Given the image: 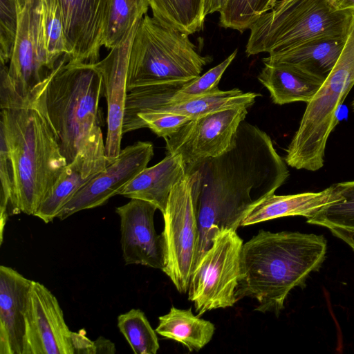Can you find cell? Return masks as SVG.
<instances>
[{
    "label": "cell",
    "mask_w": 354,
    "mask_h": 354,
    "mask_svg": "<svg viewBox=\"0 0 354 354\" xmlns=\"http://www.w3.org/2000/svg\"><path fill=\"white\" fill-rule=\"evenodd\" d=\"M153 17L187 35L203 29L205 0H149Z\"/></svg>",
    "instance_id": "d4e9b609"
},
{
    "label": "cell",
    "mask_w": 354,
    "mask_h": 354,
    "mask_svg": "<svg viewBox=\"0 0 354 354\" xmlns=\"http://www.w3.org/2000/svg\"><path fill=\"white\" fill-rule=\"evenodd\" d=\"M103 95L102 75L96 63L74 62L67 55L62 57L46 85L44 103L67 164L101 128Z\"/></svg>",
    "instance_id": "277c9868"
},
{
    "label": "cell",
    "mask_w": 354,
    "mask_h": 354,
    "mask_svg": "<svg viewBox=\"0 0 354 354\" xmlns=\"http://www.w3.org/2000/svg\"><path fill=\"white\" fill-rule=\"evenodd\" d=\"M68 45V60L95 64L104 46L111 0H58Z\"/></svg>",
    "instance_id": "9a60e30c"
},
{
    "label": "cell",
    "mask_w": 354,
    "mask_h": 354,
    "mask_svg": "<svg viewBox=\"0 0 354 354\" xmlns=\"http://www.w3.org/2000/svg\"><path fill=\"white\" fill-rule=\"evenodd\" d=\"M353 15L330 0H279L251 26L245 53H277L315 38L346 35Z\"/></svg>",
    "instance_id": "8992f818"
},
{
    "label": "cell",
    "mask_w": 354,
    "mask_h": 354,
    "mask_svg": "<svg viewBox=\"0 0 354 354\" xmlns=\"http://www.w3.org/2000/svg\"><path fill=\"white\" fill-rule=\"evenodd\" d=\"M285 162L270 136L243 120L226 151L187 173L198 227L193 270L218 234L236 231L246 214L286 182Z\"/></svg>",
    "instance_id": "6da1fadb"
},
{
    "label": "cell",
    "mask_w": 354,
    "mask_h": 354,
    "mask_svg": "<svg viewBox=\"0 0 354 354\" xmlns=\"http://www.w3.org/2000/svg\"><path fill=\"white\" fill-rule=\"evenodd\" d=\"M192 119L178 113L156 112L139 115L128 127L126 133L149 128L164 139L176 133Z\"/></svg>",
    "instance_id": "1f68e13d"
},
{
    "label": "cell",
    "mask_w": 354,
    "mask_h": 354,
    "mask_svg": "<svg viewBox=\"0 0 354 354\" xmlns=\"http://www.w3.org/2000/svg\"><path fill=\"white\" fill-rule=\"evenodd\" d=\"M337 10H351L354 12V0H330Z\"/></svg>",
    "instance_id": "74e56055"
},
{
    "label": "cell",
    "mask_w": 354,
    "mask_h": 354,
    "mask_svg": "<svg viewBox=\"0 0 354 354\" xmlns=\"http://www.w3.org/2000/svg\"><path fill=\"white\" fill-rule=\"evenodd\" d=\"M18 25L8 77L15 91L26 97L51 75L45 44L40 0L17 3ZM62 58V57H61Z\"/></svg>",
    "instance_id": "30bf717a"
},
{
    "label": "cell",
    "mask_w": 354,
    "mask_h": 354,
    "mask_svg": "<svg viewBox=\"0 0 354 354\" xmlns=\"http://www.w3.org/2000/svg\"><path fill=\"white\" fill-rule=\"evenodd\" d=\"M279 0H229L220 12V26L241 32L251 26L264 13L273 8Z\"/></svg>",
    "instance_id": "4dcf8cb0"
},
{
    "label": "cell",
    "mask_w": 354,
    "mask_h": 354,
    "mask_svg": "<svg viewBox=\"0 0 354 354\" xmlns=\"http://www.w3.org/2000/svg\"><path fill=\"white\" fill-rule=\"evenodd\" d=\"M111 162L106 156L105 141L100 128L66 165L34 216L46 223L53 221L66 203Z\"/></svg>",
    "instance_id": "2e32d148"
},
{
    "label": "cell",
    "mask_w": 354,
    "mask_h": 354,
    "mask_svg": "<svg viewBox=\"0 0 354 354\" xmlns=\"http://www.w3.org/2000/svg\"><path fill=\"white\" fill-rule=\"evenodd\" d=\"M235 50L221 63L210 68L203 75L177 87L172 93L167 86H162L153 94L151 103H179L209 95L220 90L218 83L225 70L234 59Z\"/></svg>",
    "instance_id": "83f0119b"
},
{
    "label": "cell",
    "mask_w": 354,
    "mask_h": 354,
    "mask_svg": "<svg viewBox=\"0 0 354 354\" xmlns=\"http://www.w3.org/2000/svg\"><path fill=\"white\" fill-rule=\"evenodd\" d=\"M118 327L135 354H156L159 349L156 332L140 309L118 317Z\"/></svg>",
    "instance_id": "f1b7e54d"
},
{
    "label": "cell",
    "mask_w": 354,
    "mask_h": 354,
    "mask_svg": "<svg viewBox=\"0 0 354 354\" xmlns=\"http://www.w3.org/2000/svg\"><path fill=\"white\" fill-rule=\"evenodd\" d=\"M185 175L181 156L167 153L156 165L141 171L118 195L149 202L163 214L173 186Z\"/></svg>",
    "instance_id": "d6986e66"
},
{
    "label": "cell",
    "mask_w": 354,
    "mask_h": 354,
    "mask_svg": "<svg viewBox=\"0 0 354 354\" xmlns=\"http://www.w3.org/2000/svg\"><path fill=\"white\" fill-rule=\"evenodd\" d=\"M71 334L55 296L42 283L32 281L22 354H74Z\"/></svg>",
    "instance_id": "7c38bea8"
},
{
    "label": "cell",
    "mask_w": 354,
    "mask_h": 354,
    "mask_svg": "<svg viewBox=\"0 0 354 354\" xmlns=\"http://www.w3.org/2000/svg\"><path fill=\"white\" fill-rule=\"evenodd\" d=\"M163 271L180 293L187 292L196 252L198 227L189 176L175 184L164 213Z\"/></svg>",
    "instance_id": "9c48e42d"
},
{
    "label": "cell",
    "mask_w": 354,
    "mask_h": 354,
    "mask_svg": "<svg viewBox=\"0 0 354 354\" xmlns=\"http://www.w3.org/2000/svg\"><path fill=\"white\" fill-rule=\"evenodd\" d=\"M326 251L323 235L260 230L243 244L236 300L254 299L255 310L278 315L290 292L320 269Z\"/></svg>",
    "instance_id": "3957f363"
},
{
    "label": "cell",
    "mask_w": 354,
    "mask_h": 354,
    "mask_svg": "<svg viewBox=\"0 0 354 354\" xmlns=\"http://www.w3.org/2000/svg\"><path fill=\"white\" fill-rule=\"evenodd\" d=\"M248 109H230L192 120L165 138L167 153L181 156L186 174L201 161L222 154L230 147Z\"/></svg>",
    "instance_id": "8fae6325"
},
{
    "label": "cell",
    "mask_w": 354,
    "mask_h": 354,
    "mask_svg": "<svg viewBox=\"0 0 354 354\" xmlns=\"http://www.w3.org/2000/svg\"><path fill=\"white\" fill-rule=\"evenodd\" d=\"M243 242L232 230L218 234L192 272L187 290L196 315L233 306Z\"/></svg>",
    "instance_id": "ba28073f"
},
{
    "label": "cell",
    "mask_w": 354,
    "mask_h": 354,
    "mask_svg": "<svg viewBox=\"0 0 354 354\" xmlns=\"http://www.w3.org/2000/svg\"><path fill=\"white\" fill-rule=\"evenodd\" d=\"M0 63L6 65L12 55L18 25L16 0H0Z\"/></svg>",
    "instance_id": "d6a6232c"
},
{
    "label": "cell",
    "mask_w": 354,
    "mask_h": 354,
    "mask_svg": "<svg viewBox=\"0 0 354 354\" xmlns=\"http://www.w3.org/2000/svg\"><path fill=\"white\" fill-rule=\"evenodd\" d=\"M229 0H205L204 15L214 12H221L226 6Z\"/></svg>",
    "instance_id": "8d00e7d4"
},
{
    "label": "cell",
    "mask_w": 354,
    "mask_h": 354,
    "mask_svg": "<svg viewBox=\"0 0 354 354\" xmlns=\"http://www.w3.org/2000/svg\"><path fill=\"white\" fill-rule=\"evenodd\" d=\"M259 96L261 95L252 92L243 93L237 88L228 91L218 90L209 95L183 102L147 104L139 109L133 121L140 115L156 112L178 113L194 120L207 114L223 110L243 107L248 109L254 104L256 98Z\"/></svg>",
    "instance_id": "603a6c76"
},
{
    "label": "cell",
    "mask_w": 354,
    "mask_h": 354,
    "mask_svg": "<svg viewBox=\"0 0 354 354\" xmlns=\"http://www.w3.org/2000/svg\"><path fill=\"white\" fill-rule=\"evenodd\" d=\"M71 340L74 354H95V342L86 336L84 329L72 332Z\"/></svg>",
    "instance_id": "e575fe53"
},
{
    "label": "cell",
    "mask_w": 354,
    "mask_h": 354,
    "mask_svg": "<svg viewBox=\"0 0 354 354\" xmlns=\"http://www.w3.org/2000/svg\"><path fill=\"white\" fill-rule=\"evenodd\" d=\"M6 75L1 73L0 136L7 144L14 175L8 212L34 216L67 162L45 108L44 90L50 77L23 97Z\"/></svg>",
    "instance_id": "7a4b0ae2"
},
{
    "label": "cell",
    "mask_w": 354,
    "mask_h": 354,
    "mask_svg": "<svg viewBox=\"0 0 354 354\" xmlns=\"http://www.w3.org/2000/svg\"><path fill=\"white\" fill-rule=\"evenodd\" d=\"M258 80L270 92L274 104L309 102L325 80L301 69L283 64L265 65Z\"/></svg>",
    "instance_id": "7402d4cb"
},
{
    "label": "cell",
    "mask_w": 354,
    "mask_h": 354,
    "mask_svg": "<svg viewBox=\"0 0 354 354\" xmlns=\"http://www.w3.org/2000/svg\"><path fill=\"white\" fill-rule=\"evenodd\" d=\"M138 25L121 44L111 49L105 58L96 63L102 75L104 95L107 102L105 152L111 162L122 149V124L128 93L127 83L129 54Z\"/></svg>",
    "instance_id": "e0dca14e"
},
{
    "label": "cell",
    "mask_w": 354,
    "mask_h": 354,
    "mask_svg": "<svg viewBox=\"0 0 354 354\" xmlns=\"http://www.w3.org/2000/svg\"><path fill=\"white\" fill-rule=\"evenodd\" d=\"M0 142V243L2 244L4 227L9 215V206L13 194L14 175L8 146L1 136Z\"/></svg>",
    "instance_id": "836d02e7"
},
{
    "label": "cell",
    "mask_w": 354,
    "mask_h": 354,
    "mask_svg": "<svg viewBox=\"0 0 354 354\" xmlns=\"http://www.w3.org/2000/svg\"><path fill=\"white\" fill-rule=\"evenodd\" d=\"M156 209L154 205L136 198L115 209L120 220V243L125 264L164 269V240L154 227Z\"/></svg>",
    "instance_id": "5bb4252c"
},
{
    "label": "cell",
    "mask_w": 354,
    "mask_h": 354,
    "mask_svg": "<svg viewBox=\"0 0 354 354\" xmlns=\"http://www.w3.org/2000/svg\"><path fill=\"white\" fill-rule=\"evenodd\" d=\"M331 232L334 236L342 239L346 243H347L351 247V248L354 251V237L338 232Z\"/></svg>",
    "instance_id": "f35d334b"
},
{
    "label": "cell",
    "mask_w": 354,
    "mask_h": 354,
    "mask_svg": "<svg viewBox=\"0 0 354 354\" xmlns=\"http://www.w3.org/2000/svg\"><path fill=\"white\" fill-rule=\"evenodd\" d=\"M212 59L198 53L189 35L146 14L131 44L127 91L147 86L185 84L198 77Z\"/></svg>",
    "instance_id": "5b68a950"
},
{
    "label": "cell",
    "mask_w": 354,
    "mask_h": 354,
    "mask_svg": "<svg viewBox=\"0 0 354 354\" xmlns=\"http://www.w3.org/2000/svg\"><path fill=\"white\" fill-rule=\"evenodd\" d=\"M341 199L336 185L317 192H304L266 197L254 206L243 218L241 227L248 226L277 218L301 216L306 218L322 207Z\"/></svg>",
    "instance_id": "ffe728a7"
},
{
    "label": "cell",
    "mask_w": 354,
    "mask_h": 354,
    "mask_svg": "<svg viewBox=\"0 0 354 354\" xmlns=\"http://www.w3.org/2000/svg\"><path fill=\"white\" fill-rule=\"evenodd\" d=\"M335 185L341 199L322 207L306 222L354 237V180Z\"/></svg>",
    "instance_id": "4316f807"
},
{
    "label": "cell",
    "mask_w": 354,
    "mask_h": 354,
    "mask_svg": "<svg viewBox=\"0 0 354 354\" xmlns=\"http://www.w3.org/2000/svg\"><path fill=\"white\" fill-rule=\"evenodd\" d=\"M354 86V15L346 41L335 66L308 102L285 157L297 169H321L328 137L338 123L337 113Z\"/></svg>",
    "instance_id": "52a82bcc"
},
{
    "label": "cell",
    "mask_w": 354,
    "mask_h": 354,
    "mask_svg": "<svg viewBox=\"0 0 354 354\" xmlns=\"http://www.w3.org/2000/svg\"><path fill=\"white\" fill-rule=\"evenodd\" d=\"M32 280L0 266V354H22L25 311Z\"/></svg>",
    "instance_id": "ac0fdd59"
},
{
    "label": "cell",
    "mask_w": 354,
    "mask_h": 354,
    "mask_svg": "<svg viewBox=\"0 0 354 354\" xmlns=\"http://www.w3.org/2000/svg\"><path fill=\"white\" fill-rule=\"evenodd\" d=\"M346 35L315 38L291 49L269 54L263 62L293 66L325 80L340 56Z\"/></svg>",
    "instance_id": "44dd1931"
},
{
    "label": "cell",
    "mask_w": 354,
    "mask_h": 354,
    "mask_svg": "<svg viewBox=\"0 0 354 354\" xmlns=\"http://www.w3.org/2000/svg\"><path fill=\"white\" fill-rule=\"evenodd\" d=\"M149 0H111L104 34V46L121 44L147 13Z\"/></svg>",
    "instance_id": "484cf974"
},
{
    "label": "cell",
    "mask_w": 354,
    "mask_h": 354,
    "mask_svg": "<svg viewBox=\"0 0 354 354\" xmlns=\"http://www.w3.org/2000/svg\"><path fill=\"white\" fill-rule=\"evenodd\" d=\"M27 1L28 0H16L17 3L21 6L24 5Z\"/></svg>",
    "instance_id": "ab89813d"
},
{
    "label": "cell",
    "mask_w": 354,
    "mask_h": 354,
    "mask_svg": "<svg viewBox=\"0 0 354 354\" xmlns=\"http://www.w3.org/2000/svg\"><path fill=\"white\" fill-rule=\"evenodd\" d=\"M351 106H352L353 111H354V99L352 101Z\"/></svg>",
    "instance_id": "60d3db41"
},
{
    "label": "cell",
    "mask_w": 354,
    "mask_h": 354,
    "mask_svg": "<svg viewBox=\"0 0 354 354\" xmlns=\"http://www.w3.org/2000/svg\"><path fill=\"white\" fill-rule=\"evenodd\" d=\"M156 332L166 339H173L189 351H198L212 339L215 327L209 321L193 314L192 309L172 306L169 313L159 317Z\"/></svg>",
    "instance_id": "cb8c5ba5"
},
{
    "label": "cell",
    "mask_w": 354,
    "mask_h": 354,
    "mask_svg": "<svg viewBox=\"0 0 354 354\" xmlns=\"http://www.w3.org/2000/svg\"><path fill=\"white\" fill-rule=\"evenodd\" d=\"M153 156V145L150 142L138 141L121 149L103 171L66 203L57 218L62 221L82 210L103 205L147 167Z\"/></svg>",
    "instance_id": "4fadbf2b"
},
{
    "label": "cell",
    "mask_w": 354,
    "mask_h": 354,
    "mask_svg": "<svg viewBox=\"0 0 354 354\" xmlns=\"http://www.w3.org/2000/svg\"><path fill=\"white\" fill-rule=\"evenodd\" d=\"M95 342V354L100 353H115L116 349L115 344L109 339L103 337H99Z\"/></svg>",
    "instance_id": "d590c367"
},
{
    "label": "cell",
    "mask_w": 354,
    "mask_h": 354,
    "mask_svg": "<svg viewBox=\"0 0 354 354\" xmlns=\"http://www.w3.org/2000/svg\"><path fill=\"white\" fill-rule=\"evenodd\" d=\"M48 63L55 69L64 55H70L58 0H40Z\"/></svg>",
    "instance_id": "f546056e"
}]
</instances>
